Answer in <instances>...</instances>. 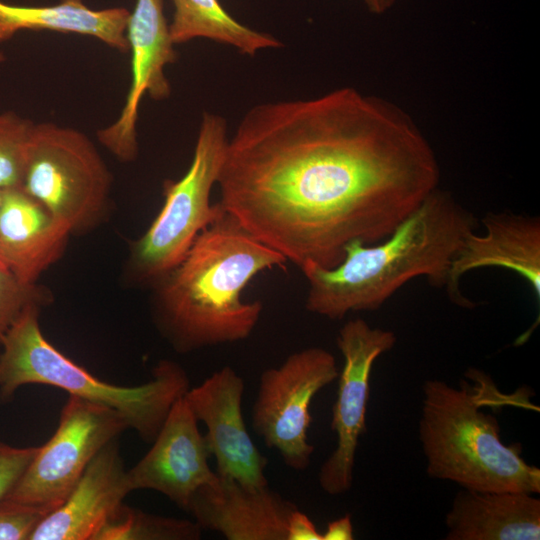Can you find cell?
<instances>
[{
    "instance_id": "cell-26",
    "label": "cell",
    "mask_w": 540,
    "mask_h": 540,
    "mask_svg": "<svg viewBox=\"0 0 540 540\" xmlns=\"http://www.w3.org/2000/svg\"><path fill=\"white\" fill-rule=\"evenodd\" d=\"M286 540H322V533L304 512L296 508L287 519Z\"/></svg>"
},
{
    "instance_id": "cell-7",
    "label": "cell",
    "mask_w": 540,
    "mask_h": 540,
    "mask_svg": "<svg viewBox=\"0 0 540 540\" xmlns=\"http://www.w3.org/2000/svg\"><path fill=\"white\" fill-rule=\"evenodd\" d=\"M111 185V172L86 134L54 123L34 124L19 188L71 235L102 222Z\"/></svg>"
},
{
    "instance_id": "cell-30",
    "label": "cell",
    "mask_w": 540,
    "mask_h": 540,
    "mask_svg": "<svg viewBox=\"0 0 540 540\" xmlns=\"http://www.w3.org/2000/svg\"><path fill=\"white\" fill-rule=\"evenodd\" d=\"M5 55L3 53H0V64L5 61Z\"/></svg>"
},
{
    "instance_id": "cell-27",
    "label": "cell",
    "mask_w": 540,
    "mask_h": 540,
    "mask_svg": "<svg viewBox=\"0 0 540 540\" xmlns=\"http://www.w3.org/2000/svg\"><path fill=\"white\" fill-rule=\"evenodd\" d=\"M354 538L352 520L349 514L332 520L322 533V540H352Z\"/></svg>"
},
{
    "instance_id": "cell-6",
    "label": "cell",
    "mask_w": 540,
    "mask_h": 540,
    "mask_svg": "<svg viewBox=\"0 0 540 540\" xmlns=\"http://www.w3.org/2000/svg\"><path fill=\"white\" fill-rule=\"evenodd\" d=\"M227 138L225 119L204 112L193 158L182 178L163 183L164 203L147 230L130 246L127 273L152 287L185 256L198 234L223 208L210 195L223 163Z\"/></svg>"
},
{
    "instance_id": "cell-2",
    "label": "cell",
    "mask_w": 540,
    "mask_h": 540,
    "mask_svg": "<svg viewBox=\"0 0 540 540\" xmlns=\"http://www.w3.org/2000/svg\"><path fill=\"white\" fill-rule=\"evenodd\" d=\"M286 262L223 209L151 287L156 329L180 354L247 339L263 304L244 301L243 290L259 273Z\"/></svg>"
},
{
    "instance_id": "cell-11",
    "label": "cell",
    "mask_w": 540,
    "mask_h": 540,
    "mask_svg": "<svg viewBox=\"0 0 540 540\" xmlns=\"http://www.w3.org/2000/svg\"><path fill=\"white\" fill-rule=\"evenodd\" d=\"M126 36L131 51V84L118 119L97 132L99 142L122 162L138 155L136 124L145 94L160 101L169 97L164 68L177 59L163 12V0H136Z\"/></svg>"
},
{
    "instance_id": "cell-5",
    "label": "cell",
    "mask_w": 540,
    "mask_h": 540,
    "mask_svg": "<svg viewBox=\"0 0 540 540\" xmlns=\"http://www.w3.org/2000/svg\"><path fill=\"white\" fill-rule=\"evenodd\" d=\"M43 306H27L0 343V401H11L25 385H47L119 412L140 439L152 443L174 403L190 389L184 368L160 360L152 378L137 386L102 381L58 350L42 333Z\"/></svg>"
},
{
    "instance_id": "cell-25",
    "label": "cell",
    "mask_w": 540,
    "mask_h": 540,
    "mask_svg": "<svg viewBox=\"0 0 540 540\" xmlns=\"http://www.w3.org/2000/svg\"><path fill=\"white\" fill-rule=\"evenodd\" d=\"M38 447H14L0 441V501L15 489Z\"/></svg>"
},
{
    "instance_id": "cell-15",
    "label": "cell",
    "mask_w": 540,
    "mask_h": 540,
    "mask_svg": "<svg viewBox=\"0 0 540 540\" xmlns=\"http://www.w3.org/2000/svg\"><path fill=\"white\" fill-rule=\"evenodd\" d=\"M484 233H470L457 251L445 285L449 298L473 306L459 289L468 272L485 267L505 268L521 276L540 298V219L515 213H487Z\"/></svg>"
},
{
    "instance_id": "cell-8",
    "label": "cell",
    "mask_w": 540,
    "mask_h": 540,
    "mask_svg": "<svg viewBox=\"0 0 540 540\" xmlns=\"http://www.w3.org/2000/svg\"><path fill=\"white\" fill-rule=\"evenodd\" d=\"M338 375L334 355L321 347L296 351L278 367L261 373L251 425L287 467L303 471L310 465L315 449L308 438L310 406L315 395Z\"/></svg>"
},
{
    "instance_id": "cell-3",
    "label": "cell",
    "mask_w": 540,
    "mask_h": 540,
    "mask_svg": "<svg viewBox=\"0 0 540 540\" xmlns=\"http://www.w3.org/2000/svg\"><path fill=\"white\" fill-rule=\"evenodd\" d=\"M477 219L449 192L434 190L384 239L353 241L332 268L307 263L305 308L329 320L375 311L417 277L445 287L451 263Z\"/></svg>"
},
{
    "instance_id": "cell-22",
    "label": "cell",
    "mask_w": 540,
    "mask_h": 540,
    "mask_svg": "<svg viewBox=\"0 0 540 540\" xmlns=\"http://www.w3.org/2000/svg\"><path fill=\"white\" fill-rule=\"evenodd\" d=\"M34 123L14 112L0 113V188H19Z\"/></svg>"
},
{
    "instance_id": "cell-24",
    "label": "cell",
    "mask_w": 540,
    "mask_h": 540,
    "mask_svg": "<svg viewBox=\"0 0 540 540\" xmlns=\"http://www.w3.org/2000/svg\"><path fill=\"white\" fill-rule=\"evenodd\" d=\"M46 514L9 499L0 501V540H29Z\"/></svg>"
},
{
    "instance_id": "cell-10",
    "label": "cell",
    "mask_w": 540,
    "mask_h": 540,
    "mask_svg": "<svg viewBox=\"0 0 540 540\" xmlns=\"http://www.w3.org/2000/svg\"><path fill=\"white\" fill-rule=\"evenodd\" d=\"M395 343L394 332L372 327L361 318L347 321L338 332L337 346L344 363L338 375L331 420L337 442L318 474L320 487L331 496L344 494L352 488L356 451L366 430L372 367Z\"/></svg>"
},
{
    "instance_id": "cell-19",
    "label": "cell",
    "mask_w": 540,
    "mask_h": 540,
    "mask_svg": "<svg viewBox=\"0 0 540 540\" xmlns=\"http://www.w3.org/2000/svg\"><path fill=\"white\" fill-rule=\"evenodd\" d=\"M129 16L126 8L94 10L82 0H60L50 6H17L0 0V43L22 30H50L95 37L126 53Z\"/></svg>"
},
{
    "instance_id": "cell-4",
    "label": "cell",
    "mask_w": 540,
    "mask_h": 540,
    "mask_svg": "<svg viewBox=\"0 0 540 540\" xmlns=\"http://www.w3.org/2000/svg\"><path fill=\"white\" fill-rule=\"evenodd\" d=\"M455 388L442 380L422 386L419 439L427 474L479 491L540 493V469L522 457L520 443L505 444L496 417L482 407L498 391L480 370L467 372Z\"/></svg>"
},
{
    "instance_id": "cell-16",
    "label": "cell",
    "mask_w": 540,
    "mask_h": 540,
    "mask_svg": "<svg viewBox=\"0 0 540 540\" xmlns=\"http://www.w3.org/2000/svg\"><path fill=\"white\" fill-rule=\"evenodd\" d=\"M117 440L95 455L66 500L40 521L29 540H94L131 492Z\"/></svg>"
},
{
    "instance_id": "cell-28",
    "label": "cell",
    "mask_w": 540,
    "mask_h": 540,
    "mask_svg": "<svg viewBox=\"0 0 540 540\" xmlns=\"http://www.w3.org/2000/svg\"><path fill=\"white\" fill-rule=\"evenodd\" d=\"M368 10L374 14H383L388 11L397 0H363Z\"/></svg>"
},
{
    "instance_id": "cell-1",
    "label": "cell",
    "mask_w": 540,
    "mask_h": 540,
    "mask_svg": "<svg viewBox=\"0 0 540 540\" xmlns=\"http://www.w3.org/2000/svg\"><path fill=\"white\" fill-rule=\"evenodd\" d=\"M436 155L399 107L343 87L256 105L228 139L221 207L299 268L376 243L438 188Z\"/></svg>"
},
{
    "instance_id": "cell-20",
    "label": "cell",
    "mask_w": 540,
    "mask_h": 540,
    "mask_svg": "<svg viewBox=\"0 0 540 540\" xmlns=\"http://www.w3.org/2000/svg\"><path fill=\"white\" fill-rule=\"evenodd\" d=\"M174 6L170 37L174 45L206 38L254 56L259 50L279 48L274 36L253 30L234 19L219 0H171Z\"/></svg>"
},
{
    "instance_id": "cell-17",
    "label": "cell",
    "mask_w": 540,
    "mask_h": 540,
    "mask_svg": "<svg viewBox=\"0 0 540 540\" xmlns=\"http://www.w3.org/2000/svg\"><path fill=\"white\" fill-rule=\"evenodd\" d=\"M71 234L20 188L4 189L0 208V261L24 284L63 255Z\"/></svg>"
},
{
    "instance_id": "cell-14",
    "label": "cell",
    "mask_w": 540,
    "mask_h": 540,
    "mask_svg": "<svg viewBox=\"0 0 540 540\" xmlns=\"http://www.w3.org/2000/svg\"><path fill=\"white\" fill-rule=\"evenodd\" d=\"M297 506L266 486L217 477L199 487L187 511L202 530L227 540H286V523Z\"/></svg>"
},
{
    "instance_id": "cell-29",
    "label": "cell",
    "mask_w": 540,
    "mask_h": 540,
    "mask_svg": "<svg viewBox=\"0 0 540 540\" xmlns=\"http://www.w3.org/2000/svg\"><path fill=\"white\" fill-rule=\"evenodd\" d=\"M3 193H4V189L0 188V208H1L2 200H3Z\"/></svg>"
},
{
    "instance_id": "cell-13",
    "label": "cell",
    "mask_w": 540,
    "mask_h": 540,
    "mask_svg": "<svg viewBox=\"0 0 540 540\" xmlns=\"http://www.w3.org/2000/svg\"><path fill=\"white\" fill-rule=\"evenodd\" d=\"M198 424L184 396L178 399L151 448L127 469L130 491L159 492L186 510L195 491L217 477L210 467L212 456Z\"/></svg>"
},
{
    "instance_id": "cell-18",
    "label": "cell",
    "mask_w": 540,
    "mask_h": 540,
    "mask_svg": "<svg viewBox=\"0 0 540 540\" xmlns=\"http://www.w3.org/2000/svg\"><path fill=\"white\" fill-rule=\"evenodd\" d=\"M445 523L448 540H538L540 499L526 492L462 488Z\"/></svg>"
},
{
    "instance_id": "cell-23",
    "label": "cell",
    "mask_w": 540,
    "mask_h": 540,
    "mask_svg": "<svg viewBox=\"0 0 540 540\" xmlns=\"http://www.w3.org/2000/svg\"><path fill=\"white\" fill-rule=\"evenodd\" d=\"M52 297L38 284L22 283L0 262V343L24 309L32 304L46 306Z\"/></svg>"
},
{
    "instance_id": "cell-12",
    "label": "cell",
    "mask_w": 540,
    "mask_h": 540,
    "mask_svg": "<svg viewBox=\"0 0 540 540\" xmlns=\"http://www.w3.org/2000/svg\"><path fill=\"white\" fill-rule=\"evenodd\" d=\"M244 380L225 366L190 389L184 398L198 422L206 427L207 446L215 472L252 486H266L267 459L253 442L242 414Z\"/></svg>"
},
{
    "instance_id": "cell-9",
    "label": "cell",
    "mask_w": 540,
    "mask_h": 540,
    "mask_svg": "<svg viewBox=\"0 0 540 540\" xmlns=\"http://www.w3.org/2000/svg\"><path fill=\"white\" fill-rule=\"evenodd\" d=\"M129 429L117 411L69 395L57 428L6 498L46 515L68 497L95 455Z\"/></svg>"
},
{
    "instance_id": "cell-21",
    "label": "cell",
    "mask_w": 540,
    "mask_h": 540,
    "mask_svg": "<svg viewBox=\"0 0 540 540\" xmlns=\"http://www.w3.org/2000/svg\"><path fill=\"white\" fill-rule=\"evenodd\" d=\"M202 531L193 519L156 515L123 502L94 540H198Z\"/></svg>"
}]
</instances>
